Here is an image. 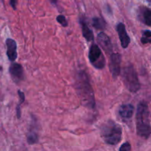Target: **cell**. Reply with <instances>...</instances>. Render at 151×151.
<instances>
[{
	"label": "cell",
	"instance_id": "obj_1",
	"mask_svg": "<svg viewBox=\"0 0 151 151\" xmlns=\"http://www.w3.org/2000/svg\"><path fill=\"white\" fill-rule=\"evenodd\" d=\"M76 91L83 106L88 109H94L95 106L94 91L86 73L83 71L77 75Z\"/></svg>",
	"mask_w": 151,
	"mask_h": 151
},
{
	"label": "cell",
	"instance_id": "obj_2",
	"mask_svg": "<svg viewBox=\"0 0 151 151\" xmlns=\"http://www.w3.org/2000/svg\"><path fill=\"white\" fill-rule=\"evenodd\" d=\"M137 134L142 138L147 139L151 134V126L149 120V109L147 103L141 102L137 106Z\"/></svg>",
	"mask_w": 151,
	"mask_h": 151
},
{
	"label": "cell",
	"instance_id": "obj_3",
	"mask_svg": "<svg viewBox=\"0 0 151 151\" xmlns=\"http://www.w3.org/2000/svg\"><path fill=\"white\" fill-rule=\"evenodd\" d=\"M100 132L104 141L109 145H117L122 139V128L113 120L105 122L101 126Z\"/></svg>",
	"mask_w": 151,
	"mask_h": 151
},
{
	"label": "cell",
	"instance_id": "obj_4",
	"mask_svg": "<svg viewBox=\"0 0 151 151\" xmlns=\"http://www.w3.org/2000/svg\"><path fill=\"white\" fill-rule=\"evenodd\" d=\"M122 79L125 86L131 92H137L140 89V83L137 72L131 64L128 65L124 68Z\"/></svg>",
	"mask_w": 151,
	"mask_h": 151
},
{
	"label": "cell",
	"instance_id": "obj_5",
	"mask_svg": "<svg viewBox=\"0 0 151 151\" xmlns=\"http://www.w3.org/2000/svg\"><path fill=\"white\" fill-rule=\"evenodd\" d=\"M88 58L93 66L98 69H102L106 65V60L101 50L97 44L91 45L88 52Z\"/></svg>",
	"mask_w": 151,
	"mask_h": 151
},
{
	"label": "cell",
	"instance_id": "obj_6",
	"mask_svg": "<svg viewBox=\"0 0 151 151\" xmlns=\"http://www.w3.org/2000/svg\"><path fill=\"white\" fill-rule=\"evenodd\" d=\"M122 56L119 53H112L109 61V68L114 78H116L121 72Z\"/></svg>",
	"mask_w": 151,
	"mask_h": 151
},
{
	"label": "cell",
	"instance_id": "obj_7",
	"mask_svg": "<svg viewBox=\"0 0 151 151\" xmlns=\"http://www.w3.org/2000/svg\"><path fill=\"white\" fill-rule=\"evenodd\" d=\"M9 71L12 79L16 83H19L24 80L23 67L19 63H14L10 65Z\"/></svg>",
	"mask_w": 151,
	"mask_h": 151
},
{
	"label": "cell",
	"instance_id": "obj_8",
	"mask_svg": "<svg viewBox=\"0 0 151 151\" xmlns=\"http://www.w3.org/2000/svg\"><path fill=\"white\" fill-rule=\"evenodd\" d=\"M97 41L100 44V47L103 48V50L108 54H110L112 52V44L110 38L104 32H100L97 35ZM112 54V53H111Z\"/></svg>",
	"mask_w": 151,
	"mask_h": 151
},
{
	"label": "cell",
	"instance_id": "obj_9",
	"mask_svg": "<svg viewBox=\"0 0 151 151\" xmlns=\"http://www.w3.org/2000/svg\"><path fill=\"white\" fill-rule=\"evenodd\" d=\"M116 32L119 35L121 45L123 48H127L130 44V37L126 32L125 26L123 23H119L116 26Z\"/></svg>",
	"mask_w": 151,
	"mask_h": 151
},
{
	"label": "cell",
	"instance_id": "obj_10",
	"mask_svg": "<svg viewBox=\"0 0 151 151\" xmlns=\"http://www.w3.org/2000/svg\"><path fill=\"white\" fill-rule=\"evenodd\" d=\"M7 45V55L10 61H14L17 58V52H16V43L11 38H7L6 41Z\"/></svg>",
	"mask_w": 151,
	"mask_h": 151
},
{
	"label": "cell",
	"instance_id": "obj_11",
	"mask_svg": "<svg viewBox=\"0 0 151 151\" xmlns=\"http://www.w3.org/2000/svg\"><path fill=\"white\" fill-rule=\"evenodd\" d=\"M134 113V107L131 104H124L120 106L119 114L123 119H131Z\"/></svg>",
	"mask_w": 151,
	"mask_h": 151
},
{
	"label": "cell",
	"instance_id": "obj_12",
	"mask_svg": "<svg viewBox=\"0 0 151 151\" xmlns=\"http://www.w3.org/2000/svg\"><path fill=\"white\" fill-rule=\"evenodd\" d=\"M81 24L82 27V32L84 38L88 41H91L94 40V33L92 30L89 28L86 23L83 19H81Z\"/></svg>",
	"mask_w": 151,
	"mask_h": 151
},
{
	"label": "cell",
	"instance_id": "obj_13",
	"mask_svg": "<svg viewBox=\"0 0 151 151\" xmlns=\"http://www.w3.org/2000/svg\"><path fill=\"white\" fill-rule=\"evenodd\" d=\"M92 23L94 27L97 29H104L106 28V22L101 18H94Z\"/></svg>",
	"mask_w": 151,
	"mask_h": 151
},
{
	"label": "cell",
	"instance_id": "obj_14",
	"mask_svg": "<svg viewBox=\"0 0 151 151\" xmlns=\"http://www.w3.org/2000/svg\"><path fill=\"white\" fill-rule=\"evenodd\" d=\"M142 19L144 23L147 26H151V10L145 8L142 12Z\"/></svg>",
	"mask_w": 151,
	"mask_h": 151
},
{
	"label": "cell",
	"instance_id": "obj_15",
	"mask_svg": "<svg viewBox=\"0 0 151 151\" xmlns=\"http://www.w3.org/2000/svg\"><path fill=\"white\" fill-rule=\"evenodd\" d=\"M38 134L35 132V131H30L29 132L27 135V142L29 144L32 145V144H35V143L38 142Z\"/></svg>",
	"mask_w": 151,
	"mask_h": 151
},
{
	"label": "cell",
	"instance_id": "obj_16",
	"mask_svg": "<svg viewBox=\"0 0 151 151\" xmlns=\"http://www.w3.org/2000/svg\"><path fill=\"white\" fill-rule=\"evenodd\" d=\"M56 19H57V21L58 22V23H60L63 27L68 26V22L67 21H66V18H65L63 16H62V15H60V16H58Z\"/></svg>",
	"mask_w": 151,
	"mask_h": 151
},
{
	"label": "cell",
	"instance_id": "obj_17",
	"mask_svg": "<svg viewBox=\"0 0 151 151\" xmlns=\"http://www.w3.org/2000/svg\"><path fill=\"white\" fill-rule=\"evenodd\" d=\"M131 145L129 142H125L119 148V151H131Z\"/></svg>",
	"mask_w": 151,
	"mask_h": 151
},
{
	"label": "cell",
	"instance_id": "obj_18",
	"mask_svg": "<svg viewBox=\"0 0 151 151\" xmlns=\"http://www.w3.org/2000/svg\"><path fill=\"white\" fill-rule=\"evenodd\" d=\"M141 41L143 44H147V43H151V38H146V37H142L141 38Z\"/></svg>",
	"mask_w": 151,
	"mask_h": 151
},
{
	"label": "cell",
	"instance_id": "obj_19",
	"mask_svg": "<svg viewBox=\"0 0 151 151\" xmlns=\"http://www.w3.org/2000/svg\"><path fill=\"white\" fill-rule=\"evenodd\" d=\"M19 92V97H20V100H21V103H23L24 101V94L22 91H18Z\"/></svg>",
	"mask_w": 151,
	"mask_h": 151
},
{
	"label": "cell",
	"instance_id": "obj_20",
	"mask_svg": "<svg viewBox=\"0 0 151 151\" xmlns=\"http://www.w3.org/2000/svg\"><path fill=\"white\" fill-rule=\"evenodd\" d=\"M16 4H17V0H10V4L14 10H16Z\"/></svg>",
	"mask_w": 151,
	"mask_h": 151
},
{
	"label": "cell",
	"instance_id": "obj_21",
	"mask_svg": "<svg viewBox=\"0 0 151 151\" xmlns=\"http://www.w3.org/2000/svg\"><path fill=\"white\" fill-rule=\"evenodd\" d=\"M144 37H146V38H150V37H151V32H150V30L145 31Z\"/></svg>",
	"mask_w": 151,
	"mask_h": 151
},
{
	"label": "cell",
	"instance_id": "obj_22",
	"mask_svg": "<svg viewBox=\"0 0 151 151\" xmlns=\"http://www.w3.org/2000/svg\"><path fill=\"white\" fill-rule=\"evenodd\" d=\"M17 116L18 118H20L21 116V111H20V107H19V106H17Z\"/></svg>",
	"mask_w": 151,
	"mask_h": 151
},
{
	"label": "cell",
	"instance_id": "obj_23",
	"mask_svg": "<svg viewBox=\"0 0 151 151\" xmlns=\"http://www.w3.org/2000/svg\"><path fill=\"white\" fill-rule=\"evenodd\" d=\"M51 1L52 3H54V4H55V3L57 2V0H51Z\"/></svg>",
	"mask_w": 151,
	"mask_h": 151
},
{
	"label": "cell",
	"instance_id": "obj_24",
	"mask_svg": "<svg viewBox=\"0 0 151 151\" xmlns=\"http://www.w3.org/2000/svg\"><path fill=\"white\" fill-rule=\"evenodd\" d=\"M147 1H148L150 3H151V0H147Z\"/></svg>",
	"mask_w": 151,
	"mask_h": 151
},
{
	"label": "cell",
	"instance_id": "obj_25",
	"mask_svg": "<svg viewBox=\"0 0 151 151\" xmlns=\"http://www.w3.org/2000/svg\"><path fill=\"white\" fill-rule=\"evenodd\" d=\"M1 67H0V70H1Z\"/></svg>",
	"mask_w": 151,
	"mask_h": 151
}]
</instances>
